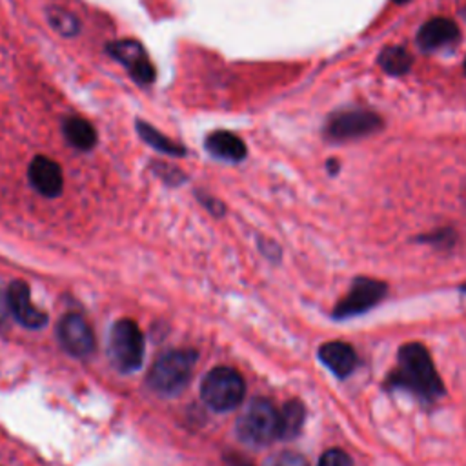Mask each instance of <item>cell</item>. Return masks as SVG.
<instances>
[{"label": "cell", "mask_w": 466, "mask_h": 466, "mask_svg": "<svg viewBox=\"0 0 466 466\" xmlns=\"http://www.w3.org/2000/svg\"><path fill=\"white\" fill-rule=\"evenodd\" d=\"M319 466H354L352 459L343 451V450H328L321 461Z\"/></svg>", "instance_id": "21"}, {"label": "cell", "mask_w": 466, "mask_h": 466, "mask_svg": "<svg viewBox=\"0 0 466 466\" xmlns=\"http://www.w3.org/2000/svg\"><path fill=\"white\" fill-rule=\"evenodd\" d=\"M390 386L406 390L424 401H435L444 390L428 350L419 343H408L401 348L397 366L390 375Z\"/></svg>", "instance_id": "1"}, {"label": "cell", "mask_w": 466, "mask_h": 466, "mask_svg": "<svg viewBox=\"0 0 466 466\" xmlns=\"http://www.w3.org/2000/svg\"><path fill=\"white\" fill-rule=\"evenodd\" d=\"M64 137L73 148L83 151H88L97 144L95 128L83 117H70L64 121Z\"/></svg>", "instance_id": "15"}, {"label": "cell", "mask_w": 466, "mask_h": 466, "mask_svg": "<svg viewBox=\"0 0 466 466\" xmlns=\"http://www.w3.org/2000/svg\"><path fill=\"white\" fill-rule=\"evenodd\" d=\"M48 21L64 37H75L79 34V21L75 19L73 14L61 10V8H52L48 10Z\"/></svg>", "instance_id": "19"}, {"label": "cell", "mask_w": 466, "mask_h": 466, "mask_svg": "<svg viewBox=\"0 0 466 466\" xmlns=\"http://www.w3.org/2000/svg\"><path fill=\"white\" fill-rule=\"evenodd\" d=\"M238 435L250 446H268L281 439V412L268 399L252 401L238 421Z\"/></svg>", "instance_id": "3"}, {"label": "cell", "mask_w": 466, "mask_h": 466, "mask_svg": "<svg viewBox=\"0 0 466 466\" xmlns=\"http://www.w3.org/2000/svg\"><path fill=\"white\" fill-rule=\"evenodd\" d=\"M247 395V384L239 372L228 366L213 368L200 384V397L215 412L236 410Z\"/></svg>", "instance_id": "4"}, {"label": "cell", "mask_w": 466, "mask_h": 466, "mask_svg": "<svg viewBox=\"0 0 466 466\" xmlns=\"http://www.w3.org/2000/svg\"><path fill=\"white\" fill-rule=\"evenodd\" d=\"M383 128V121L372 112H345L330 119L326 135L334 141H352L377 133Z\"/></svg>", "instance_id": "7"}, {"label": "cell", "mask_w": 466, "mask_h": 466, "mask_svg": "<svg viewBox=\"0 0 466 466\" xmlns=\"http://www.w3.org/2000/svg\"><path fill=\"white\" fill-rule=\"evenodd\" d=\"M28 177L32 186L44 197H59L63 193V188H64L63 170L55 160L44 155H39L32 160Z\"/></svg>", "instance_id": "11"}, {"label": "cell", "mask_w": 466, "mask_h": 466, "mask_svg": "<svg viewBox=\"0 0 466 466\" xmlns=\"http://www.w3.org/2000/svg\"><path fill=\"white\" fill-rule=\"evenodd\" d=\"M319 359L334 375L341 379L348 377L359 363L355 350L343 341H330L323 345L319 350Z\"/></svg>", "instance_id": "13"}, {"label": "cell", "mask_w": 466, "mask_h": 466, "mask_svg": "<svg viewBox=\"0 0 466 466\" xmlns=\"http://www.w3.org/2000/svg\"><path fill=\"white\" fill-rule=\"evenodd\" d=\"M144 334L139 325L131 319H121L110 332L108 355L112 364L122 372L131 374L142 366L144 361Z\"/></svg>", "instance_id": "5"}, {"label": "cell", "mask_w": 466, "mask_h": 466, "mask_svg": "<svg viewBox=\"0 0 466 466\" xmlns=\"http://www.w3.org/2000/svg\"><path fill=\"white\" fill-rule=\"evenodd\" d=\"M464 72H466V63H464Z\"/></svg>", "instance_id": "23"}, {"label": "cell", "mask_w": 466, "mask_h": 466, "mask_svg": "<svg viewBox=\"0 0 466 466\" xmlns=\"http://www.w3.org/2000/svg\"><path fill=\"white\" fill-rule=\"evenodd\" d=\"M267 466H310L308 461L296 451H281L274 455Z\"/></svg>", "instance_id": "20"}, {"label": "cell", "mask_w": 466, "mask_h": 466, "mask_svg": "<svg viewBox=\"0 0 466 466\" xmlns=\"http://www.w3.org/2000/svg\"><path fill=\"white\" fill-rule=\"evenodd\" d=\"M206 148L211 155L229 160V162H239L247 157V146L241 137L231 131H215L206 139Z\"/></svg>", "instance_id": "14"}, {"label": "cell", "mask_w": 466, "mask_h": 466, "mask_svg": "<svg viewBox=\"0 0 466 466\" xmlns=\"http://www.w3.org/2000/svg\"><path fill=\"white\" fill-rule=\"evenodd\" d=\"M462 290H464V292H466V286H464V288H462Z\"/></svg>", "instance_id": "24"}, {"label": "cell", "mask_w": 466, "mask_h": 466, "mask_svg": "<svg viewBox=\"0 0 466 466\" xmlns=\"http://www.w3.org/2000/svg\"><path fill=\"white\" fill-rule=\"evenodd\" d=\"M386 294L384 283L374 281V279H355L352 283L350 292L339 301V305L334 310V316L337 319H348L361 316L368 310H372L377 303L383 301Z\"/></svg>", "instance_id": "6"}, {"label": "cell", "mask_w": 466, "mask_h": 466, "mask_svg": "<svg viewBox=\"0 0 466 466\" xmlns=\"http://www.w3.org/2000/svg\"><path fill=\"white\" fill-rule=\"evenodd\" d=\"M197 363L195 350H171L160 355L148 374V384L160 395H175L186 388Z\"/></svg>", "instance_id": "2"}, {"label": "cell", "mask_w": 466, "mask_h": 466, "mask_svg": "<svg viewBox=\"0 0 466 466\" xmlns=\"http://www.w3.org/2000/svg\"><path fill=\"white\" fill-rule=\"evenodd\" d=\"M137 131H139V135L142 137V141L146 144H150L151 148H155L160 153H166V155H171V157L186 155V150L180 144H177L175 141L168 139L159 130H155L153 126H150V124H146L142 121L137 122Z\"/></svg>", "instance_id": "16"}, {"label": "cell", "mask_w": 466, "mask_h": 466, "mask_svg": "<svg viewBox=\"0 0 466 466\" xmlns=\"http://www.w3.org/2000/svg\"><path fill=\"white\" fill-rule=\"evenodd\" d=\"M305 422V406L299 401H288L281 410V439H294Z\"/></svg>", "instance_id": "17"}, {"label": "cell", "mask_w": 466, "mask_h": 466, "mask_svg": "<svg viewBox=\"0 0 466 466\" xmlns=\"http://www.w3.org/2000/svg\"><path fill=\"white\" fill-rule=\"evenodd\" d=\"M459 41V28L450 19H432L417 34V44L424 52H435Z\"/></svg>", "instance_id": "12"}, {"label": "cell", "mask_w": 466, "mask_h": 466, "mask_svg": "<svg viewBox=\"0 0 466 466\" xmlns=\"http://www.w3.org/2000/svg\"><path fill=\"white\" fill-rule=\"evenodd\" d=\"M379 64L390 75H404L412 68V59L406 50L392 46L383 50V53L379 55Z\"/></svg>", "instance_id": "18"}, {"label": "cell", "mask_w": 466, "mask_h": 466, "mask_svg": "<svg viewBox=\"0 0 466 466\" xmlns=\"http://www.w3.org/2000/svg\"><path fill=\"white\" fill-rule=\"evenodd\" d=\"M61 346L75 359H86L95 350V337L86 323V319L79 314H68L61 319L59 328Z\"/></svg>", "instance_id": "8"}, {"label": "cell", "mask_w": 466, "mask_h": 466, "mask_svg": "<svg viewBox=\"0 0 466 466\" xmlns=\"http://www.w3.org/2000/svg\"><path fill=\"white\" fill-rule=\"evenodd\" d=\"M108 53L124 64L130 75L141 84H151L155 79V70L148 61L144 48L135 41H117L108 46Z\"/></svg>", "instance_id": "9"}, {"label": "cell", "mask_w": 466, "mask_h": 466, "mask_svg": "<svg viewBox=\"0 0 466 466\" xmlns=\"http://www.w3.org/2000/svg\"><path fill=\"white\" fill-rule=\"evenodd\" d=\"M14 317L30 330H41L48 325V316L32 303L30 286L24 281H14L6 294Z\"/></svg>", "instance_id": "10"}, {"label": "cell", "mask_w": 466, "mask_h": 466, "mask_svg": "<svg viewBox=\"0 0 466 466\" xmlns=\"http://www.w3.org/2000/svg\"><path fill=\"white\" fill-rule=\"evenodd\" d=\"M395 5H406V3H410V0H393Z\"/></svg>", "instance_id": "22"}]
</instances>
